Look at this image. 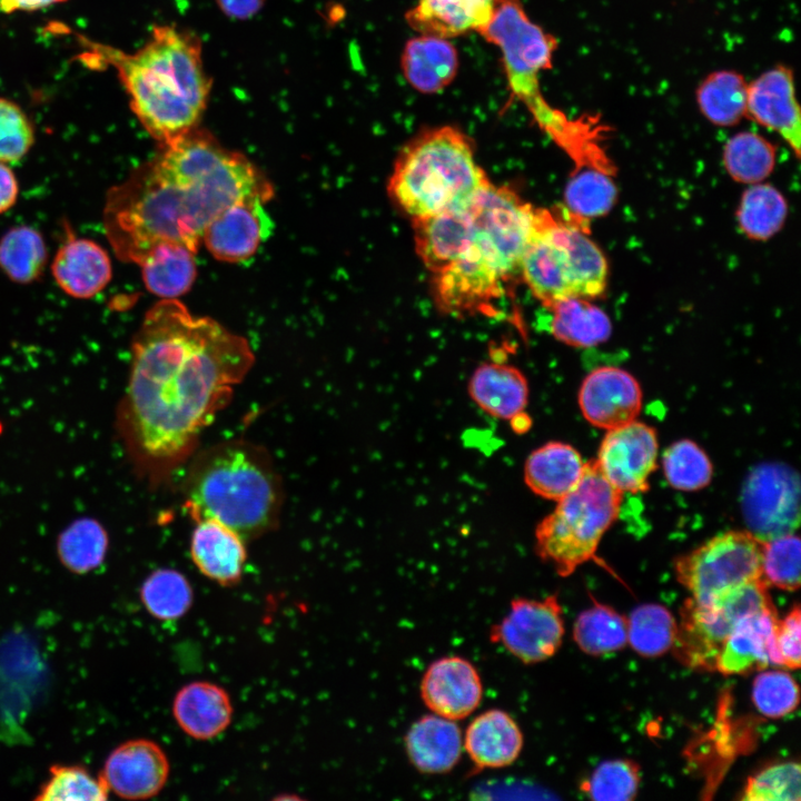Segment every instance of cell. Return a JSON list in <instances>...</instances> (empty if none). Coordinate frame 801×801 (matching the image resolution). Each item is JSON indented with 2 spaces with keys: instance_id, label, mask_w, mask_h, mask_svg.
I'll list each match as a JSON object with an SVG mask.
<instances>
[{
  "instance_id": "obj_1",
  "label": "cell",
  "mask_w": 801,
  "mask_h": 801,
  "mask_svg": "<svg viewBox=\"0 0 801 801\" xmlns=\"http://www.w3.org/2000/svg\"><path fill=\"white\" fill-rule=\"evenodd\" d=\"M246 338L177 299L145 315L131 344L116 432L139 478L157 488L198 451L200 435L251 369Z\"/></svg>"
},
{
  "instance_id": "obj_2",
  "label": "cell",
  "mask_w": 801,
  "mask_h": 801,
  "mask_svg": "<svg viewBox=\"0 0 801 801\" xmlns=\"http://www.w3.org/2000/svg\"><path fill=\"white\" fill-rule=\"evenodd\" d=\"M161 147L107 192L103 228L122 261L139 265L164 243L197 251L204 230L222 209L274 195L251 161L197 127Z\"/></svg>"
},
{
  "instance_id": "obj_3",
  "label": "cell",
  "mask_w": 801,
  "mask_h": 801,
  "mask_svg": "<svg viewBox=\"0 0 801 801\" xmlns=\"http://www.w3.org/2000/svg\"><path fill=\"white\" fill-rule=\"evenodd\" d=\"M89 67H112L130 107L146 131L161 146L195 129L205 111L211 79L205 71L199 39L171 26H158L134 53L77 34Z\"/></svg>"
},
{
  "instance_id": "obj_4",
  "label": "cell",
  "mask_w": 801,
  "mask_h": 801,
  "mask_svg": "<svg viewBox=\"0 0 801 801\" xmlns=\"http://www.w3.org/2000/svg\"><path fill=\"white\" fill-rule=\"evenodd\" d=\"M180 490L195 523L215 520L245 542L279 524L281 477L269 452L251 441L233 438L198 449L186 464Z\"/></svg>"
},
{
  "instance_id": "obj_5",
  "label": "cell",
  "mask_w": 801,
  "mask_h": 801,
  "mask_svg": "<svg viewBox=\"0 0 801 801\" xmlns=\"http://www.w3.org/2000/svg\"><path fill=\"white\" fill-rule=\"evenodd\" d=\"M471 139L452 126L428 129L400 150L388 182L412 219L467 206L490 184Z\"/></svg>"
},
{
  "instance_id": "obj_6",
  "label": "cell",
  "mask_w": 801,
  "mask_h": 801,
  "mask_svg": "<svg viewBox=\"0 0 801 801\" xmlns=\"http://www.w3.org/2000/svg\"><path fill=\"white\" fill-rule=\"evenodd\" d=\"M587 219L564 206L534 208L521 275L545 307L570 298H595L607 281V263L587 235Z\"/></svg>"
},
{
  "instance_id": "obj_7",
  "label": "cell",
  "mask_w": 801,
  "mask_h": 801,
  "mask_svg": "<svg viewBox=\"0 0 801 801\" xmlns=\"http://www.w3.org/2000/svg\"><path fill=\"white\" fill-rule=\"evenodd\" d=\"M622 497L595 461L585 463L576 486L537 525L536 554L560 576L571 575L594 557L602 536L620 514Z\"/></svg>"
},
{
  "instance_id": "obj_8",
  "label": "cell",
  "mask_w": 801,
  "mask_h": 801,
  "mask_svg": "<svg viewBox=\"0 0 801 801\" xmlns=\"http://www.w3.org/2000/svg\"><path fill=\"white\" fill-rule=\"evenodd\" d=\"M478 33L500 49L511 91L535 119L544 116L552 107L538 79L552 68L555 38L528 18L518 0H502Z\"/></svg>"
},
{
  "instance_id": "obj_9",
  "label": "cell",
  "mask_w": 801,
  "mask_h": 801,
  "mask_svg": "<svg viewBox=\"0 0 801 801\" xmlns=\"http://www.w3.org/2000/svg\"><path fill=\"white\" fill-rule=\"evenodd\" d=\"M774 607L763 577L738 586L708 603L688 599L680 614L672 649L688 668L715 671L722 645L735 624L750 614Z\"/></svg>"
},
{
  "instance_id": "obj_10",
  "label": "cell",
  "mask_w": 801,
  "mask_h": 801,
  "mask_svg": "<svg viewBox=\"0 0 801 801\" xmlns=\"http://www.w3.org/2000/svg\"><path fill=\"white\" fill-rule=\"evenodd\" d=\"M763 542L749 531H728L678 558V581L693 600L708 603L762 577Z\"/></svg>"
},
{
  "instance_id": "obj_11",
  "label": "cell",
  "mask_w": 801,
  "mask_h": 801,
  "mask_svg": "<svg viewBox=\"0 0 801 801\" xmlns=\"http://www.w3.org/2000/svg\"><path fill=\"white\" fill-rule=\"evenodd\" d=\"M799 487L798 474L785 464L755 467L741 496L749 532L762 542L793 533L799 524Z\"/></svg>"
},
{
  "instance_id": "obj_12",
  "label": "cell",
  "mask_w": 801,
  "mask_h": 801,
  "mask_svg": "<svg viewBox=\"0 0 801 801\" xmlns=\"http://www.w3.org/2000/svg\"><path fill=\"white\" fill-rule=\"evenodd\" d=\"M562 607L555 595L543 600L516 597L510 611L490 631V640L501 644L524 664L552 657L564 636Z\"/></svg>"
},
{
  "instance_id": "obj_13",
  "label": "cell",
  "mask_w": 801,
  "mask_h": 801,
  "mask_svg": "<svg viewBox=\"0 0 801 801\" xmlns=\"http://www.w3.org/2000/svg\"><path fill=\"white\" fill-rule=\"evenodd\" d=\"M655 431L641 422L607 429L594 459L603 476L621 493H642L656 468Z\"/></svg>"
},
{
  "instance_id": "obj_14",
  "label": "cell",
  "mask_w": 801,
  "mask_h": 801,
  "mask_svg": "<svg viewBox=\"0 0 801 801\" xmlns=\"http://www.w3.org/2000/svg\"><path fill=\"white\" fill-rule=\"evenodd\" d=\"M99 775L109 791L122 799H149L165 787L169 761L155 741L128 740L109 753Z\"/></svg>"
},
{
  "instance_id": "obj_15",
  "label": "cell",
  "mask_w": 801,
  "mask_h": 801,
  "mask_svg": "<svg viewBox=\"0 0 801 801\" xmlns=\"http://www.w3.org/2000/svg\"><path fill=\"white\" fill-rule=\"evenodd\" d=\"M746 117L779 134L799 158L801 116L790 68L777 65L749 82Z\"/></svg>"
},
{
  "instance_id": "obj_16",
  "label": "cell",
  "mask_w": 801,
  "mask_h": 801,
  "mask_svg": "<svg viewBox=\"0 0 801 801\" xmlns=\"http://www.w3.org/2000/svg\"><path fill=\"white\" fill-rule=\"evenodd\" d=\"M419 692L429 711L457 721L478 708L483 698V683L478 671L468 660L449 655L428 665Z\"/></svg>"
},
{
  "instance_id": "obj_17",
  "label": "cell",
  "mask_w": 801,
  "mask_h": 801,
  "mask_svg": "<svg viewBox=\"0 0 801 801\" xmlns=\"http://www.w3.org/2000/svg\"><path fill=\"white\" fill-rule=\"evenodd\" d=\"M578 405L590 424L612 429L635 421L642 406V390L629 372L602 366L584 378Z\"/></svg>"
},
{
  "instance_id": "obj_18",
  "label": "cell",
  "mask_w": 801,
  "mask_h": 801,
  "mask_svg": "<svg viewBox=\"0 0 801 801\" xmlns=\"http://www.w3.org/2000/svg\"><path fill=\"white\" fill-rule=\"evenodd\" d=\"M260 199H244L222 209L206 227L201 240L218 260L250 258L270 231L271 221Z\"/></svg>"
},
{
  "instance_id": "obj_19",
  "label": "cell",
  "mask_w": 801,
  "mask_h": 801,
  "mask_svg": "<svg viewBox=\"0 0 801 801\" xmlns=\"http://www.w3.org/2000/svg\"><path fill=\"white\" fill-rule=\"evenodd\" d=\"M775 607L741 619L719 653L715 671L724 675L746 674L770 664L781 665L775 647Z\"/></svg>"
},
{
  "instance_id": "obj_20",
  "label": "cell",
  "mask_w": 801,
  "mask_h": 801,
  "mask_svg": "<svg viewBox=\"0 0 801 801\" xmlns=\"http://www.w3.org/2000/svg\"><path fill=\"white\" fill-rule=\"evenodd\" d=\"M52 276L67 295L88 299L109 284L112 265L105 248L92 239L77 237L69 228L52 265Z\"/></svg>"
},
{
  "instance_id": "obj_21",
  "label": "cell",
  "mask_w": 801,
  "mask_h": 801,
  "mask_svg": "<svg viewBox=\"0 0 801 801\" xmlns=\"http://www.w3.org/2000/svg\"><path fill=\"white\" fill-rule=\"evenodd\" d=\"M523 733L511 714L487 710L467 725L463 749L478 770L501 769L516 761L523 749Z\"/></svg>"
},
{
  "instance_id": "obj_22",
  "label": "cell",
  "mask_w": 801,
  "mask_h": 801,
  "mask_svg": "<svg viewBox=\"0 0 801 801\" xmlns=\"http://www.w3.org/2000/svg\"><path fill=\"white\" fill-rule=\"evenodd\" d=\"M190 555L202 575L224 586L240 581L247 558L245 541L215 520L196 523L190 540Z\"/></svg>"
},
{
  "instance_id": "obj_23",
  "label": "cell",
  "mask_w": 801,
  "mask_h": 801,
  "mask_svg": "<svg viewBox=\"0 0 801 801\" xmlns=\"http://www.w3.org/2000/svg\"><path fill=\"white\" fill-rule=\"evenodd\" d=\"M405 750L409 762L421 773H447L462 756L461 728L456 721L437 714L424 715L408 729Z\"/></svg>"
},
{
  "instance_id": "obj_24",
  "label": "cell",
  "mask_w": 801,
  "mask_h": 801,
  "mask_svg": "<svg viewBox=\"0 0 801 801\" xmlns=\"http://www.w3.org/2000/svg\"><path fill=\"white\" fill-rule=\"evenodd\" d=\"M172 715L188 736L210 740L230 724L233 704L221 686L207 681H195L184 685L175 695Z\"/></svg>"
},
{
  "instance_id": "obj_25",
  "label": "cell",
  "mask_w": 801,
  "mask_h": 801,
  "mask_svg": "<svg viewBox=\"0 0 801 801\" xmlns=\"http://www.w3.org/2000/svg\"><path fill=\"white\" fill-rule=\"evenodd\" d=\"M502 0H417L406 13L408 26L418 34L451 39L478 32Z\"/></svg>"
},
{
  "instance_id": "obj_26",
  "label": "cell",
  "mask_w": 801,
  "mask_h": 801,
  "mask_svg": "<svg viewBox=\"0 0 801 801\" xmlns=\"http://www.w3.org/2000/svg\"><path fill=\"white\" fill-rule=\"evenodd\" d=\"M468 393L485 413L506 421L525 413L528 402V384L523 373L501 362L478 366L471 377Z\"/></svg>"
},
{
  "instance_id": "obj_27",
  "label": "cell",
  "mask_w": 801,
  "mask_h": 801,
  "mask_svg": "<svg viewBox=\"0 0 801 801\" xmlns=\"http://www.w3.org/2000/svg\"><path fill=\"white\" fill-rule=\"evenodd\" d=\"M400 67L414 89L437 93L454 80L458 55L449 39L418 34L405 44Z\"/></svg>"
},
{
  "instance_id": "obj_28",
  "label": "cell",
  "mask_w": 801,
  "mask_h": 801,
  "mask_svg": "<svg viewBox=\"0 0 801 801\" xmlns=\"http://www.w3.org/2000/svg\"><path fill=\"white\" fill-rule=\"evenodd\" d=\"M584 469L585 463L572 445L548 442L526 458L524 481L536 495L558 501L576 486Z\"/></svg>"
},
{
  "instance_id": "obj_29",
  "label": "cell",
  "mask_w": 801,
  "mask_h": 801,
  "mask_svg": "<svg viewBox=\"0 0 801 801\" xmlns=\"http://www.w3.org/2000/svg\"><path fill=\"white\" fill-rule=\"evenodd\" d=\"M195 255L196 251L179 244L156 246L139 264L147 289L161 299H177L186 294L197 275Z\"/></svg>"
},
{
  "instance_id": "obj_30",
  "label": "cell",
  "mask_w": 801,
  "mask_h": 801,
  "mask_svg": "<svg viewBox=\"0 0 801 801\" xmlns=\"http://www.w3.org/2000/svg\"><path fill=\"white\" fill-rule=\"evenodd\" d=\"M546 308L551 312V334L566 345L593 347L611 336L609 316L587 298L570 297Z\"/></svg>"
},
{
  "instance_id": "obj_31",
  "label": "cell",
  "mask_w": 801,
  "mask_h": 801,
  "mask_svg": "<svg viewBox=\"0 0 801 801\" xmlns=\"http://www.w3.org/2000/svg\"><path fill=\"white\" fill-rule=\"evenodd\" d=\"M748 85L735 70L709 73L696 87V105L705 119L719 127H731L746 117Z\"/></svg>"
},
{
  "instance_id": "obj_32",
  "label": "cell",
  "mask_w": 801,
  "mask_h": 801,
  "mask_svg": "<svg viewBox=\"0 0 801 801\" xmlns=\"http://www.w3.org/2000/svg\"><path fill=\"white\" fill-rule=\"evenodd\" d=\"M109 535L95 517L82 516L69 523L58 535L57 556L69 572L83 575L99 568L107 556Z\"/></svg>"
},
{
  "instance_id": "obj_33",
  "label": "cell",
  "mask_w": 801,
  "mask_h": 801,
  "mask_svg": "<svg viewBox=\"0 0 801 801\" xmlns=\"http://www.w3.org/2000/svg\"><path fill=\"white\" fill-rule=\"evenodd\" d=\"M606 165L607 162L577 166L564 190V207L568 211L589 220L612 209L617 189L605 170Z\"/></svg>"
},
{
  "instance_id": "obj_34",
  "label": "cell",
  "mask_w": 801,
  "mask_h": 801,
  "mask_svg": "<svg viewBox=\"0 0 801 801\" xmlns=\"http://www.w3.org/2000/svg\"><path fill=\"white\" fill-rule=\"evenodd\" d=\"M788 215L784 196L769 184H754L740 200L736 218L740 230L750 239L768 240L783 227Z\"/></svg>"
},
{
  "instance_id": "obj_35",
  "label": "cell",
  "mask_w": 801,
  "mask_h": 801,
  "mask_svg": "<svg viewBox=\"0 0 801 801\" xmlns=\"http://www.w3.org/2000/svg\"><path fill=\"white\" fill-rule=\"evenodd\" d=\"M47 258L42 235L30 226H16L0 239V268L14 283L37 280L42 275Z\"/></svg>"
},
{
  "instance_id": "obj_36",
  "label": "cell",
  "mask_w": 801,
  "mask_h": 801,
  "mask_svg": "<svg viewBox=\"0 0 801 801\" xmlns=\"http://www.w3.org/2000/svg\"><path fill=\"white\" fill-rule=\"evenodd\" d=\"M573 637L590 655L619 651L627 643V619L607 605L595 603L576 617Z\"/></svg>"
},
{
  "instance_id": "obj_37",
  "label": "cell",
  "mask_w": 801,
  "mask_h": 801,
  "mask_svg": "<svg viewBox=\"0 0 801 801\" xmlns=\"http://www.w3.org/2000/svg\"><path fill=\"white\" fill-rule=\"evenodd\" d=\"M775 147L763 136L741 131L732 136L723 148V164L732 179L742 184H759L775 166Z\"/></svg>"
},
{
  "instance_id": "obj_38",
  "label": "cell",
  "mask_w": 801,
  "mask_h": 801,
  "mask_svg": "<svg viewBox=\"0 0 801 801\" xmlns=\"http://www.w3.org/2000/svg\"><path fill=\"white\" fill-rule=\"evenodd\" d=\"M192 599L189 581L174 568L151 572L140 587L144 607L160 621H175L184 616L190 609Z\"/></svg>"
},
{
  "instance_id": "obj_39",
  "label": "cell",
  "mask_w": 801,
  "mask_h": 801,
  "mask_svg": "<svg viewBox=\"0 0 801 801\" xmlns=\"http://www.w3.org/2000/svg\"><path fill=\"white\" fill-rule=\"evenodd\" d=\"M678 623L671 612L660 604L637 606L627 620V642L645 657H655L671 650Z\"/></svg>"
},
{
  "instance_id": "obj_40",
  "label": "cell",
  "mask_w": 801,
  "mask_h": 801,
  "mask_svg": "<svg viewBox=\"0 0 801 801\" xmlns=\"http://www.w3.org/2000/svg\"><path fill=\"white\" fill-rule=\"evenodd\" d=\"M109 789L103 780L93 777L81 764H51L49 778L33 798L34 801H105Z\"/></svg>"
},
{
  "instance_id": "obj_41",
  "label": "cell",
  "mask_w": 801,
  "mask_h": 801,
  "mask_svg": "<svg viewBox=\"0 0 801 801\" xmlns=\"http://www.w3.org/2000/svg\"><path fill=\"white\" fill-rule=\"evenodd\" d=\"M663 471L669 484L680 491H698L712 478L713 467L705 452L690 439L673 443L663 454Z\"/></svg>"
},
{
  "instance_id": "obj_42",
  "label": "cell",
  "mask_w": 801,
  "mask_h": 801,
  "mask_svg": "<svg viewBox=\"0 0 801 801\" xmlns=\"http://www.w3.org/2000/svg\"><path fill=\"white\" fill-rule=\"evenodd\" d=\"M640 767L629 759L599 764L581 784V791L597 801H630L640 785Z\"/></svg>"
},
{
  "instance_id": "obj_43",
  "label": "cell",
  "mask_w": 801,
  "mask_h": 801,
  "mask_svg": "<svg viewBox=\"0 0 801 801\" xmlns=\"http://www.w3.org/2000/svg\"><path fill=\"white\" fill-rule=\"evenodd\" d=\"M800 775V764L794 761L768 765L748 779L740 800L799 801Z\"/></svg>"
},
{
  "instance_id": "obj_44",
  "label": "cell",
  "mask_w": 801,
  "mask_h": 801,
  "mask_svg": "<svg viewBox=\"0 0 801 801\" xmlns=\"http://www.w3.org/2000/svg\"><path fill=\"white\" fill-rule=\"evenodd\" d=\"M762 577L784 591L800 586V538L794 533L763 542Z\"/></svg>"
},
{
  "instance_id": "obj_45",
  "label": "cell",
  "mask_w": 801,
  "mask_h": 801,
  "mask_svg": "<svg viewBox=\"0 0 801 801\" xmlns=\"http://www.w3.org/2000/svg\"><path fill=\"white\" fill-rule=\"evenodd\" d=\"M752 701L756 710L768 718H782L799 703V689L794 679L782 671H764L753 681Z\"/></svg>"
},
{
  "instance_id": "obj_46",
  "label": "cell",
  "mask_w": 801,
  "mask_h": 801,
  "mask_svg": "<svg viewBox=\"0 0 801 801\" xmlns=\"http://www.w3.org/2000/svg\"><path fill=\"white\" fill-rule=\"evenodd\" d=\"M33 141V128L26 113L14 102L0 98V161L20 160Z\"/></svg>"
},
{
  "instance_id": "obj_47",
  "label": "cell",
  "mask_w": 801,
  "mask_h": 801,
  "mask_svg": "<svg viewBox=\"0 0 801 801\" xmlns=\"http://www.w3.org/2000/svg\"><path fill=\"white\" fill-rule=\"evenodd\" d=\"M800 607L794 605L782 620H778L775 629V647L781 666L800 668Z\"/></svg>"
},
{
  "instance_id": "obj_48",
  "label": "cell",
  "mask_w": 801,
  "mask_h": 801,
  "mask_svg": "<svg viewBox=\"0 0 801 801\" xmlns=\"http://www.w3.org/2000/svg\"><path fill=\"white\" fill-rule=\"evenodd\" d=\"M19 185L13 171L0 161V214L9 210L17 201Z\"/></svg>"
},
{
  "instance_id": "obj_49",
  "label": "cell",
  "mask_w": 801,
  "mask_h": 801,
  "mask_svg": "<svg viewBox=\"0 0 801 801\" xmlns=\"http://www.w3.org/2000/svg\"><path fill=\"white\" fill-rule=\"evenodd\" d=\"M219 8L228 17L246 19L253 17L264 4L265 0H216Z\"/></svg>"
},
{
  "instance_id": "obj_50",
  "label": "cell",
  "mask_w": 801,
  "mask_h": 801,
  "mask_svg": "<svg viewBox=\"0 0 801 801\" xmlns=\"http://www.w3.org/2000/svg\"><path fill=\"white\" fill-rule=\"evenodd\" d=\"M67 0H0V9L3 12L32 11Z\"/></svg>"
}]
</instances>
